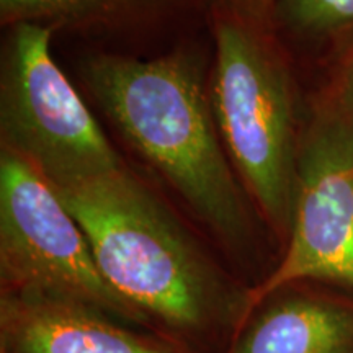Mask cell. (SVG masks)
Instances as JSON below:
<instances>
[{
  "mask_svg": "<svg viewBox=\"0 0 353 353\" xmlns=\"http://www.w3.org/2000/svg\"><path fill=\"white\" fill-rule=\"evenodd\" d=\"M82 74L117 130L193 213L224 241L242 239L247 210L192 56L99 54L83 63Z\"/></svg>",
  "mask_w": 353,
  "mask_h": 353,
  "instance_id": "1",
  "label": "cell"
},
{
  "mask_svg": "<svg viewBox=\"0 0 353 353\" xmlns=\"http://www.w3.org/2000/svg\"><path fill=\"white\" fill-rule=\"evenodd\" d=\"M54 188L118 296L174 329L208 325L221 291L213 268L165 206L125 167Z\"/></svg>",
  "mask_w": 353,
  "mask_h": 353,
  "instance_id": "2",
  "label": "cell"
},
{
  "mask_svg": "<svg viewBox=\"0 0 353 353\" xmlns=\"http://www.w3.org/2000/svg\"><path fill=\"white\" fill-rule=\"evenodd\" d=\"M211 105L231 162L281 231L291 228L298 144L288 74L262 21L213 3Z\"/></svg>",
  "mask_w": 353,
  "mask_h": 353,
  "instance_id": "3",
  "label": "cell"
},
{
  "mask_svg": "<svg viewBox=\"0 0 353 353\" xmlns=\"http://www.w3.org/2000/svg\"><path fill=\"white\" fill-rule=\"evenodd\" d=\"M54 28L8 26L0 76L2 148L37 167L54 187L121 169L99 123L51 54Z\"/></svg>",
  "mask_w": 353,
  "mask_h": 353,
  "instance_id": "4",
  "label": "cell"
},
{
  "mask_svg": "<svg viewBox=\"0 0 353 353\" xmlns=\"http://www.w3.org/2000/svg\"><path fill=\"white\" fill-rule=\"evenodd\" d=\"M2 291L65 299L120 319L145 321L110 288L54 185L19 154H0Z\"/></svg>",
  "mask_w": 353,
  "mask_h": 353,
  "instance_id": "5",
  "label": "cell"
},
{
  "mask_svg": "<svg viewBox=\"0 0 353 353\" xmlns=\"http://www.w3.org/2000/svg\"><path fill=\"white\" fill-rule=\"evenodd\" d=\"M301 280L353 286V123L325 101L298 144L288 249L250 303Z\"/></svg>",
  "mask_w": 353,
  "mask_h": 353,
  "instance_id": "6",
  "label": "cell"
},
{
  "mask_svg": "<svg viewBox=\"0 0 353 353\" xmlns=\"http://www.w3.org/2000/svg\"><path fill=\"white\" fill-rule=\"evenodd\" d=\"M0 339L7 353H175L95 307L12 291H2Z\"/></svg>",
  "mask_w": 353,
  "mask_h": 353,
  "instance_id": "7",
  "label": "cell"
},
{
  "mask_svg": "<svg viewBox=\"0 0 353 353\" xmlns=\"http://www.w3.org/2000/svg\"><path fill=\"white\" fill-rule=\"evenodd\" d=\"M232 353H353V306L285 298L247 327Z\"/></svg>",
  "mask_w": 353,
  "mask_h": 353,
  "instance_id": "8",
  "label": "cell"
},
{
  "mask_svg": "<svg viewBox=\"0 0 353 353\" xmlns=\"http://www.w3.org/2000/svg\"><path fill=\"white\" fill-rule=\"evenodd\" d=\"M198 0H0V21L51 28H114L162 19Z\"/></svg>",
  "mask_w": 353,
  "mask_h": 353,
  "instance_id": "9",
  "label": "cell"
},
{
  "mask_svg": "<svg viewBox=\"0 0 353 353\" xmlns=\"http://www.w3.org/2000/svg\"><path fill=\"white\" fill-rule=\"evenodd\" d=\"M273 17L294 32L335 37L353 30V0H275Z\"/></svg>",
  "mask_w": 353,
  "mask_h": 353,
  "instance_id": "10",
  "label": "cell"
},
{
  "mask_svg": "<svg viewBox=\"0 0 353 353\" xmlns=\"http://www.w3.org/2000/svg\"><path fill=\"white\" fill-rule=\"evenodd\" d=\"M325 103L353 123V50L343 61L332 94L329 100H325Z\"/></svg>",
  "mask_w": 353,
  "mask_h": 353,
  "instance_id": "11",
  "label": "cell"
},
{
  "mask_svg": "<svg viewBox=\"0 0 353 353\" xmlns=\"http://www.w3.org/2000/svg\"><path fill=\"white\" fill-rule=\"evenodd\" d=\"M213 3H221V6H226L247 17L263 21L273 13L275 0H213Z\"/></svg>",
  "mask_w": 353,
  "mask_h": 353,
  "instance_id": "12",
  "label": "cell"
},
{
  "mask_svg": "<svg viewBox=\"0 0 353 353\" xmlns=\"http://www.w3.org/2000/svg\"><path fill=\"white\" fill-rule=\"evenodd\" d=\"M0 353H7L6 350H2V348H0Z\"/></svg>",
  "mask_w": 353,
  "mask_h": 353,
  "instance_id": "13",
  "label": "cell"
}]
</instances>
